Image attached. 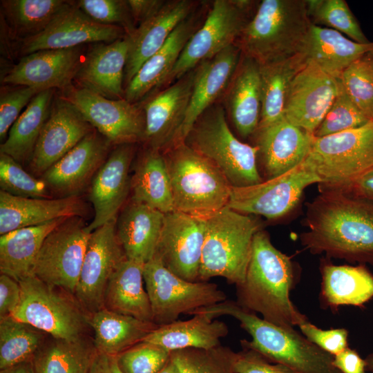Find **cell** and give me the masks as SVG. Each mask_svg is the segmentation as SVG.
<instances>
[{
  "mask_svg": "<svg viewBox=\"0 0 373 373\" xmlns=\"http://www.w3.org/2000/svg\"><path fill=\"white\" fill-rule=\"evenodd\" d=\"M298 327L306 338L333 356L349 347V332L345 328L323 329L309 320Z\"/></svg>",
  "mask_w": 373,
  "mask_h": 373,
  "instance_id": "f5cc1de1",
  "label": "cell"
},
{
  "mask_svg": "<svg viewBox=\"0 0 373 373\" xmlns=\"http://www.w3.org/2000/svg\"><path fill=\"white\" fill-rule=\"evenodd\" d=\"M71 1L3 0L1 10L10 32L21 39L42 32Z\"/></svg>",
  "mask_w": 373,
  "mask_h": 373,
  "instance_id": "b9f144b4",
  "label": "cell"
},
{
  "mask_svg": "<svg viewBox=\"0 0 373 373\" xmlns=\"http://www.w3.org/2000/svg\"><path fill=\"white\" fill-rule=\"evenodd\" d=\"M319 270L322 309H329L334 313L343 305L364 309L373 298V274L365 265H336L326 257L321 258Z\"/></svg>",
  "mask_w": 373,
  "mask_h": 373,
  "instance_id": "f1b7e54d",
  "label": "cell"
},
{
  "mask_svg": "<svg viewBox=\"0 0 373 373\" xmlns=\"http://www.w3.org/2000/svg\"><path fill=\"white\" fill-rule=\"evenodd\" d=\"M306 3L312 24L335 30L360 44L371 42L363 32L345 1L306 0Z\"/></svg>",
  "mask_w": 373,
  "mask_h": 373,
  "instance_id": "ee69618b",
  "label": "cell"
},
{
  "mask_svg": "<svg viewBox=\"0 0 373 373\" xmlns=\"http://www.w3.org/2000/svg\"><path fill=\"white\" fill-rule=\"evenodd\" d=\"M21 300V286L18 280L1 274L0 318L11 316Z\"/></svg>",
  "mask_w": 373,
  "mask_h": 373,
  "instance_id": "11a10c76",
  "label": "cell"
},
{
  "mask_svg": "<svg viewBox=\"0 0 373 373\" xmlns=\"http://www.w3.org/2000/svg\"><path fill=\"white\" fill-rule=\"evenodd\" d=\"M144 263L126 259L111 276L104 308L139 320L153 322L151 303L144 287Z\"/></svg>",
  "mask_w": 373,
  "mask_h": 373,
  "instance_id": "836d02e7",
  "label": "cell"
},
{
  "mask_svg": "<svg viewBox=\"0 0 373 373\" xmlns=\"http://www.w3.org/2000/svg\"><path fill=\"white\" fill-rule=\"evenodd\" d=\"M111 144L92 131L44 173L46 182L60 192L75 195L104 163Z\"/></svg>",
  "mask_w": 373,
  "mask_h": 373,
  "instance_id": "4316f807",
  "label": "cell"
},
{
  "mask_svg": "<svg viewBox=\"0 0 373 373\" xmlns=\"http://www.w3.org/2000/svg\"><path fill=\"white\" fill-rule=\"evenodd\" d=\"M301 165L319 178V190H349L373 172V120L358 128L315 137Z\"/></svg>",
  "mask_w": 373,
  "mask_h": 373,
  "instance_id": "52a82bcc",
  "label": "cell"
},
{
  "mask_svg": "<svg viewBox=\"0 0 373 373\" xmlns=\"http://www.w3.org/2000/svg\"><path fill=\"white\" fill-rule=\"evenodd\" d=\"M334 365L341 373H365V362L360 354L350 347L342 353L334 356Z\"/></svg>",
  "mask_w": 373,
  "mask_h": 373,
  "instance_id": "6f0895ef",
  "label": "cell"
},
{
  "mask_svg": "<svg viewBox=\"0 0 373 373\" xmlns=\"http://www.w3.org/2000/svg\"><path fill=\"white\" fill-rule=\"evenodd\" d=\"M365 359L366 371L373 373V351Z\"/></svg>",
  "mask_w": 373,
  "mask_h": 373,
  "instance_id": "be15d7a7",
  "label": "cell"
},
{
  "mask_svg": "<svg viewBox=\"0 0 373 373\" xmlns=\"http://www.w3.org/2000/svg\"><path fill=\"white\" fill-rule=\"evenodd\" d=\"M339 79L354 104L373 120V57L365 54L350 64Z\"/></svg>",
  "mask_w": 373,
  "mask_h": 373,
  "instance_id": "bcb514c9",
  "label": "cell"
},
{
  "mask_svg": "<svg viewBox=\"0 0 373 373\" xmlns=\"http://www.w3.org/2000/svg\"><path fill=\"white\" fill-rule=\"evenodd\" d=\"M242 55L240 48L235 44L195 67L189 107L184 122L170 146L184 142L200 115L224 94Z\"/></svg>",
  "mask_w": 373,
  "mask_h": 373,
  "instance_id": "7402d4cb",
  "label": "cell"
},
{
  "mask_svg": "<svg viewBox=\"0 0 373 373\" xmlns=\"http://www.w3.org/2000/svg\"><path fill=\"white\" fill-rule=\"evenodd\" d=\"M373 49V42L360 44L341 32L312 23L299 52L331 76L340 78L354 61Z\"/></svg>",
  "mask_w": 373,
  "mask_h": 373,
  "instance_id": "d6a6232c",
  "label": "cell"
},
{
  "mask_svg": "<svg viewBox=\"0 0 373 373\" xmlns=\"http://www.w3.org/2000/svg\"><path fill=\"white\" fill-rule=\"evenodd\" d=\"M162 153L175 211L207 220L227 206L231 185L213 163L185 142Z\"/></svg>",
  "mask_w": 373,
  "mask_h": 373,
  "instance_id": "5b68a950",
  "label": "cell"
},
{
  "mask_svg": "<svg viewBox=\"0 0 373 373\" xmlns=\"http://www.w3.org/2000/svg\"><path fill=\"white\" fill-rule=\"evenodd\" d=\"M126 35L123 28L93 21L71 1L42 32L21 39L19 52L26 55L42 50L79 47L86 43H110Z\"/></svg>",
  "mask_w": 373,
  "mask_h": 373,
  "instance_id": "ac0fdd59",
  "label": "cell"
},
{
  "mask_svg": "<svg viewBox=\"0 0 373 373\" xmlns=\"http://www.w3.org/2000/svg\"><path fill=\"white\" fill-rule=\"evenodd\" d=\"M164 214L133 200L124 209L116 233L127 259L146 263L154 256Z\"/></svg>",
  "mask_w": 373,
  "mask_h": 373,
  "instance_id": "1f68e13d",
  "label": "cell"
},
{
  "mask_svg": "<svg viewBox=\"0 0 373 373\" xmlns=\"http://www.w3.org/2000/svg\"><path fill=\"white\" fill-rule=\"evenodd\" d=\"M230 347L220 345L204 350L186 348L171 352L180 373H235L236 356Z\"/></svg>",
  "mask_w": 373,
  "mask_h": 373,
  "instance_id": "f6af8a7d",
  "label": "cell"
},
{
  "mask_svg": "<svg viewBox=\"0 0 373 373\" xmlns=\"http://www.w3.org/2000/svg\"><path fill=\"white\" fill-rule=\"evenodd\" d=\"M75 3L83 12L99 23L120 26L126 35L136 28L127 1L79 0Z\"/></svg>",
  "mask_w": 373,
  "mask_h": 373,
  "instance_id": "f907efd6",
  "label": "cell"
},
{
  "mask_svg": "<svg viewBox=\"0 0 373 373\" xmlns=\"http://www.w3.org/2000/svg\"><path fill=\"white\" fill-rule=\"evenodd\" d=\"M195 68L150 98L143 107L149 148L162 152L176 137L191 99Z\"/></svg>",
  "mask_w": 373,
  "mask_h": 373,
  "instance_id": "ffe728a7",
  "label": "cell"
},
{
  "mask_svg": "<svg viewBox=\"0 0 373 373\" xmlns=\"http://www.w3.org/2000/svg\"><path fill=\"white\" fill-rule=\"evenodd\" d=\"M144 280L151 303L153 323H171L180 315L227 300L218 286L208 281H188L169 271L154 256L144 265Z\"/></svg>",
  "mask_w": 373,
  "mask_h": 373,
  "instance_id": "8fae6325",
  "label": "cell"
},
{
  "mask_svg": "<svg viewBox=\"0 0 373 373\" xmlns=\"http://www.w3.org/2000/svg\"><path fill=\"white\" fill-rule=\"evenodd\" d=\"M262 229L259 220L225 207L206 220L198 281L213 277L242 283L250 260L254 238Z\"/></svg>",
  "mask_w": 373,
  "mask_h": 373,
  "instance_id": "8992f818",
  "label": "cell"
},
{
  "mask_svg": "<svg viewBox=\"0 0 373 373\" xmlns=\"http://www.w3.org/2000/svg\"><path fill=\"white\" fill-rule=\"evenodd\" d=\"M128 42L126 35L108 44H99L84 57L74 79L78 87L111 99H124V70Z\"/></svg>",
  "mask_w": 373,
  "mask_h": 373,
  "instance_id": "484cf974",
  "label": "cell"
},
{
  "mask_svg": "<svg viewBox=\"0 0 373 373\" xmlns=\"http://www.w3.org/2000/svg\"><path fill=\"white\" fill-rule=\"evenodd\" d=\"M116 356L123 373H158L169 361L171 352L141 341Z\"/></svg>",
  "mask_w": 373,
  "mask_h": 373,
  "instance_id": "681fc988",
  "label": "cell"
},
{
  "mask_svg": "<svg viewBox=\"0 0 373 373\" xmlns=\"http://www.w3.org/2000/svg\"><path fill=\"white\" fill-rule=\"evenodd\" d=\"M345 191L373 200V172L363 177L349 190Z\"/></svg>",
  "mask_w": 373,
  "mask_h": 373,
  "instance_id": "91938a15",
  "label": "cell"
},
{
  "mask_svg": "<svg viewBox=\"0 0 373 373\" xmlns=\"http://www.w3.org/2000/svg\"><path fill=\"white\" fill-rule=\"evenodd\" d=\"M254 135L267 179L280 176L300 165L315 137L314 134L290 123L285 116L258 127Z\"/></svg>",
  "mask_w": 373,
  "mask_h": 373,
  "instance_id": "cb8c5ba5",
  "label": "cell"
},
{
  "mask_svg": "<svg viewBox=\"0 0 373 373\" xmlns=\"http://www.w3.org/2000/svg\"><path fill=\"white\" fill-rule=\"evenodd\" d=\"M341 89L339 78L307 62L291 82L284 116L292 124L314 134Z\"/></svg>",
  "mask_w": 373,
  "mask_h": 373,
  "instance_id": "2e32d148",
  "label": "cell"
},
{
  "mask_svg": "<svg viewBox=\"0 0 373 373\" xmlns=\"http://www.w3.org/2000/svg\"><path fill=\"white\" fill-rule=\"evenodd\" d=\"M89 325L94 331L93 344L98 352L117 356L141 342L158 326L102 308L90 314Z\"/></svg>",
  "mask_w": 373,
  "mask_h": 373,
  "instance_id": "8d00e7d4",
  "label": "cell"
},
{
  "mask_svg": "<svg viewBox=\"0 0 373 373\" xmlns=\"http://www.w3.org/2000/svg\"><path fill=\"white\" fill-rule=\"evenodd\" d=\"M372 57H373V49L370 51L369 52H367Z\"/></svg>",
  "mask_w": 373,
  "mask_h": 373,
  "instance_id": "e7e4bbea",
  "label": "cell"
},
{
  "mask_svg": "<svg viewBox=\"0 0 373 373\" xmlns=\"http://www.w3.org/2000/svg\"><path fill=\"white\" fill-rule=\"evenodd\" d=\"M46 334L11 316L0 318V370L32 359Z\"/></svg>",
  "mask_w": 373,
  "mask_h": 373,
  "instance_id": "7bdbcfd3",
  "label": "cell"
},
{
  "mask_svg": "<svg viewBox=\"0 0 373 373\" xmlns=\"http://www.w3.org/2000/svg\"><path fill=\"white\" fill-rule=\"evenodd\" d=\"M47 185L27 173L12 157L0 153L1 191L19 197L46 198L49 196Z\"/></svg>",
  "mask_w": 373,
  "mask_h": 373,
  "instance_id": "7dc6e473",
  "label": "cell"
},
{
  "mask_svg": "<svg viewBox=\"0 0 373 373\" xmlns=\"http://www.w3.org/2000/svg\"><path fill=\"white\" fill-rule=\"evenodd\" d=\"M82 201L75 195L57 199L24 198L0 191V234L63 218L79 217Z\"/></svg>",
  "mask_w": 373,
  "mask_h": 373,
  "instance_id": "f546056e",
  "label": "cell"
},
{
  "mask_svg": "<svg viewBox=\"0 0 373 373\" xmlns=\"http://www.w3.org/2000/svg\"><path fill=\"white\" fill-rule=\"evenodd\" d=\"M197 5V1L191 0L166 1L157 14L126 35L128 50L125 87L144 62L164 45L175 28L195 11Z\"/></svg>",
  "mask_w": 373,
  "mask_h": 373,
  "instance_id": "603a6c76",
  "label": "cell"
},
{
  "mask_svg": "<svg viewBox=\"0 0 373 373\" xmlns=\"http://www.w3.org/2000/svg\"><path fill=\"white\" fill-rule=\"evenodd\" d=\"M163 0H128L135 27L151 18L164 6Z\"/></svg>",
  "mask_w": 373,
  "mask_h": 373,
  "instance_id": "9f6ffc18",
  "label": "cell"
},
{
  "mask_svg": "<svg viewBox=\"0 0 373 373\" xmlns=\"http://www.w3.org/2000/svg\"><path fill=\"white\" fill-rule=\"evenodd\" d=\"M90 373H123L118 366L117 356L98 352L93 360Z\"/></svg>",
  "mask_w": 373,
  "mask_h": 373,
  "instance_id": "680465c9",
  "label": "cell"
},
{
  "mask_svg": "<svg viewBox=\"0 0 373 373\" xmlns=\"http://www.w3.org/2000/svg\"><path fill=\"white\" fill-rule=\"evenodd\" d=\"M19 283L21 300L12 317L55 338L76 340L85 336L89 316L79 304L34 274Z\"/></svg>",
  "mask_w": 373,
  "mask_h": 373,
  "instance_id": "30bf717a",
  "label": "cell"
},
{
  "mask_svg": "<svg viewBox=\"0 0 373 373\" xmlns=\"http://www.w3.org/2000/svg\"><path fill=\"white\" fill-rule=\"evenodd\" d=\"M300 276L297 264L276 249L269 234L261 229L254 238L245 278L236 285V301L277 326L286 329L299 326L308 318L294 305L289 294Z\"/></svg>",
  "mask_w": 373,
  "mask_h": 373,
  "instance_id": "7a4b0ae2",
  "label": "cell"
},
{
  "mask_svg": "<svg viewBox=\"0 0 373 373\" xmlns=\"http://www.w3.org/2000/svg\"><path fill=\"white\" fill-rule=\"evenodd\" d=\"M319 178L302 165L280 176L245 187L231 186L227 207L242 213L278 219L298 204L305 189Z\"/></svg>",
  "mask_w": 373,
  "mask_h": 373,
  "instance_id": "5bb4252c",
  "label": "cell"
},
{
  "mask_svg": "<svg viewBox=\"0 0 373 373\" xmlns=\"http://www.w3.org/2000/svg\"><path fill=\"white\" fill-rule=\"evenodd\" d=\"M184 142L213 163L231 186H249L263 181L257 167L258 146L237 139L219 104H213L200 115Z\"/></svg>",
  "mask_w": 373,
  "mask_h": 373,
  "instance_id": "ba28073f",
  "label": "cell"
},
{
  "mask_svg": "<svg viewBox=\"0 0 373 373\" xmlns=\"http://www.w3.org/2000/svg\"><path fill=\"white\" fill-rule=\"evenodd\" d=\"M84 57L80 46L34 52L24 55L3 77L2 82L41 90H64L71 86Z\"/></svg>",
  "mask_w": 373,
  "mask_h": 373,
  "instance_id": "d6986e66",
  "label": "cell"
},
{
  "mask_svg": "<svg viewBox=\"0 0 373 373\" xmlns=\"http://www.w3.org/2000/svg\"><path fill=\"white\" fill-rule=\"evenodd\" d=\"M250 0H216L205 20L184 48L176 64L162 86L164 88L235 44L254 15L258 3Z\"/></svg>",
  "mask_w": 373,
  "mask_h": 373,
  "instance_id": "9c48e42d",
  "label": "cell"
},
{
  "mask_svg": "<svg viewBox=\"0 0 373 373\" xmlns=\"http://www.w3.org/2000/svg\"><path fill=\"white\" fill-rule=\"evenodd\" d=\"M67 218H59L1 235V274L18 281L32 274L36 258L45 238Z\"/></svg>",
  "mask_w": 373,
  "mask_h": 373,
  "instance_id": "d590c367",
  "label": "cell"
},
{
  "mask_svg": "<svg viewBox=\"0 0 373 373\" xmlns=\"http://www.w3.org/2000/svg\"><path fill=\"white\" fill-rule=\"evenodd\" d=\"M126 259L116 233V220L93 231L88 239L75 296L90 314L104 308L108 280Z\"/></svg>",
  "mask_w": 373,
  "mask_h": 373,
  "instance_id": "9a60e30c",
  "label": "cell"
},
{
  "mask_svg": "<svg viewBox=\"0 0 373 373\" xmlns=\"http://www.w3.org/2000/svg\"><path fill=\"white\" fill-rule=\"evenodd\" d=\"M96 354L93 343L85 336L76 340L50 336L33 356L35 373H90Z\"/></svg>",
  "mask_w": 373,
  "mask_h": 373,
  "instance_id": "60d3db41",
  "label": "cell"
},
{
  "mask_svg": "<svg viewBox=\"0 0 373 373\" xmlns=\"http://www.w3.org/2000/svg\"><path fill=\"white\" fill-rule=\"evenodd\" d=\"M205 227L206 220L175 210L165 213L154 256L180 278L198 281Z\"/></svg>",
  "mask_w": 373,
  "mask_h": 373,
  "instance_id": "e0dca14e",
  "label": "cell"
},
{
  "mask_svg": "<svg viewBox=\"0 0 373 373\" xmlns=\"http://www.w3.org/2000/svg\"><path fill=\"white\" fill-rule=\"evenodd\" d=\"M0 373H35L32 359L0 370Z\"/></svg>",
  "mask_w": 373,
  "mask_h": 373,
  "instance_id": "94428289",
  "label": "cell"
},
{
  "mask_svg": "<svg viewBox=\"0 0 373 373\" xmlns=\"http://www.w3.org/2000/svg\"><path fill=\"white\" fill-rule=\"evenodd\" d=\"M193 316L189 320L158 326L142 341L159 345L171 352L186 348L208 350L221 345V338L229 333L227 324L203 314Z\"/></svg>",
  "mask_w": 373,
  "mask_h": 373,
  "instance_id": "e575fe53",
  "label": "cell"
},
{
  "mask_svg": "<svg viewBox=\"0 0 373 373\" xmlns=\"http://www.w3.org/2000/svg\"><path fill=\"white\" fill-rule=\"evenodd\" d=\"M90 233L79 217L67 218L45 238L32 274L75 294Z\"/></svg>",
  "mask_w": 373,
  "mask_h": 373,
  "instance_id": "7c38bea8",
  "label": "cell"
},
{
  "mask_svg": "<svg viewBox=\"0 0 373 373\" xmlns=\"http://www.w3.org/2000/svg\"><path fill=\"white\" fill-rule=\"evenodd\" d=\"M158 373H180V371L170 357L169 361Z\"/></svg>",
  "mask_w": 373,
  "mask_h": 373,
  "instance_id": "6125c7cd",
  "label": "cell"
},
{
  "mask_svg": "<svg viewBox=\"0 0 373 373\" xmlns=\"http://www.w3.org/2000/svg\"><path fill=\"white\" fill-rule=\"evenodd\" d=\"M225 93L227 108L238 133L244 138L254 135L261 114L259 64L242 55Z\"/></svg>",
  "mask_w": 373,
  "mask_h": 373,
  "instance_id": "4dcf8cb0",
  "label": "cell"
},
{
  "mask_svg": "<svg viewBox=\"0 0 373 373\" xmlns=\"http://www.w3.org/2000/svg\"><path fill=\"white\" fill-rule=\"evenodd\" d=\"M303 54L260 65L261 114L260 126L284 117L287 94L296 75L306 65Z\"/></svg>",
  "mask_w": 373,
  "mask_h": 373,
  "instance_id": "ab89813d",
  "label": "cell"
},
{
  "mask_svg": "<svg viewBox=\"0 0 373 373\" xmlns=\"http://www.w3.org/2000/svg\"><path fill=\"white\" fill-rule=\"evenodd\" d=\"M132 200L166 213L174 211L171 182L164 154L148 148L131 178Z\"/></svg>",
  "mask_w": 373,
  "mask_h": 373,
  "instance_id": "74e56055",
  "label": "cell"
},
{
  "mask_svg": "<svg viewBox=\"0 0 373 373\" xmlns=\"http://www.w3.org/2000/svg\"><path fill=\"white\" fill-rule=\"evenodd\" d=\"M233 370L235 373H298L283 364L272 363L256 350L247 347L236 353Z\"/></svg>",
  "mask_w": 373,
  "mask_h": 373,
  "instance_id": "db71d44e",
  "label": "cell"
},
{
  "mask_svg": "<svg viewBox=\"0 0 373 373\" xmlns=\"http://www.w3.org/2000/svg\"><path fill=\"white\" fill-rule=\"evenodd\" d=\"M312 25L306 0H262L236 44L259 64L298 53Z\"/></svg>",
  "mask_w": 373,
  "mask_h": 373,
  "instance_id": "277c9868",
  "label": "cell"
},
{
  "mask_svg": "<svg viewBox=\"0 0 373 373\" xmlns=\"http://www.w3.org/2000/svg\"><path fill=\"white\" fill-rule=\"evenodd\" d=\"M61 97L70 102L84 119L111 144L144 141L143 107L125 99H111L90 90L70 86Z\"/></svg>",
  "mask_w": 373,
  "mask_h": 373,
  "instance_id": "4fadbf2b",
  "label": "cell"
},
{
  "mask_svg": "<svg viewBox=\"0 0 373 373\" xmlns=\"http://www.w3.org/2000/svg\"><path fill=\"white\" fill-rule=\"evenodd\" d=\"M204 314L211 319L221 316L236 318L251 337L240 340L242 347L256 350L269 361L286 365L298 373H341L333 364L334 356L312 343L294 328L286 329L258 317L226 300L191 313Z\"/></svg>",
  "mask_w": 373,
  "mask_h": 373,
  "instance_id": "3957f363",
  "label": "cell"
},
{
  "mask_svg": "<svg viewBox=\"0 0 373 373\" xmlns=\"http://www.w3.org/2000/svg\"><path fill=\"white\" fill-rule=\"evenodd\" d=\"M91 126L67 100L57 99L52 106L30 158L35 173H45L91 131Z\"/></svg>",
  "mask_w": 373,
  "mask_h": 373,
  "instance_id": "44dd1931",
  "label": "cell"
},
{
  "mask_svg": "<svg viewBox=\"0 0 373 373\" xmlns=\"http://www.w3.org/2000/svg\"><path fill=\"white\" fill-rule=\"evenodd\" d=\"M370 121L342 86L314 135L316 137H324L360 127Z\"/></svg>",
  "mask_w": 373,
  "mask_h": 373,
  "instance_id": "c3c4849f",
  "label": "cell"
},
{
  "mask_svg": "<svg viewBox=\"0 0 373 373\" xmlns=\"http://www.w3.org/2000/svg\"><path fill=\"white\" fill-rule=\"evenodd\" d=\"M301 245L312 254L373 265V200L320 190L307 203Z\"/></svg>",
  "mask_w": 373,
  "mask_h": 373,
  "instance_id": "6da1fadb",
  "label": "cell"
},
{
  "mask_svg": "<svg viewBox=\"0 0 373 373\" xmlns=\"http://www.w3.org/2000/svg\"><path fill=\"white\" fill-rule=\"evenodd\" d=\"M54 89L37 94L11 126L0 152L19 163L31 158L42 128L49 117Z\"/></svg>",
  "mask_w": 373,
  "mask_h": 373,
  "instance_id": "f35d334b",
  "label": "cell"
},
{
  "mask_svg": "<svg viewBox=\"0 0 373 373\" xmlns=\"http://www.w3.org/2000/svg\"><path fill=\"white\" fill-rule=\"evenodd\" d=\"M195 11L181 22L171 33L164 45L141 66L124 88V99L138 103L151 90L162 86L176 64L184 48L201 26Z\"/></svg>",
  "mask_w": 373,
  "mask_h": 373,
  "instance_id": "83f0119b",
  "label": "cell"
},
{
  "mask_svg": "<svg viewBox=\"0 0 373 373\" xmlns=\"http://www.w3.org/2000/svg\"><path fill=\"white\" fill-rule=\"evenodd\" d=\"M133 152V144L117 146L95 173L89 196L95 211L89 231L116 220L131 189L128 173Z\"/></svg>",
  "mask_w": 373,
  "mask_h": 373,
  "instance_id": "d4e9b609",
  "label": "cell"
},
{
  "mask_svg": "<svg viewBox=\"0 0 373 373\" xmlns=\"http://www.w3.org/2000/svg\"><path fill=\"white\" fill-rule=\"evenodd\" d=\"M15 87H2L0 95V139L4 142L8 132L19 117L21 110L30 102L32 99L39 92L38 88L14 86Z\"/></svg>",
  "mask_w": 373,
  "mask_h": 373,
  "instance_id": "816d5d0a",
  "label": "cell"
}]
</instances>
